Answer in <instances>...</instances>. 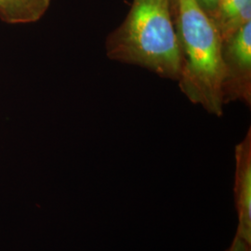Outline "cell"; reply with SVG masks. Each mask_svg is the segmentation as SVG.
<instances>
[{"label": "cell", "instance_id": "3", "mask_svg": "<svg viewBox=\"0 0 251 251\" xmlns=\"http://www.w3.org/2000/svg\"><path fill=\"white\" fill-rule=\"evenodd\" d=\"M222 59L224 104L230 101H241L251 107V22L223 41Z\"/></svg>", "mask_w": 251, "mask_h": 251}, {"label": "cell", "instance_id": "2", "mask_svg": "<svg viewBox=\"0 0 251 251\" xmlns=\"http://www.w3.org/2000/svg\"><path fill=\"white\" fill-rule=\"evenodd\" d=\"M105 52L112 61L178 81L180 56L171 0H133L123 23L106 37Z\"/></svg>", "mask_w": 251, "mask_h": 251}, {"label": "cell", "instance_id": "4", "mask_svg": "<svg viewBox=\"0 0 251 251\" xmlns=\"http://www.w3.org/2000/svg\"><path fill=\"white\" fill-rule=\"evenodd\" d=\"M233 199L238 225L235 235L251 245V129L234 148Z\"/></svg>", "mask_w": 251, "mask_h": 251}, {"label": "cell", "instance_id": "6", "mask_svg": "<svg viewBox=\"0 0 251 251\" xmlns=\"http://www.w3.org/2000/svg\"><path fill=\"white\" fill-rule=\"evenodd\" d=\"M52 0H0V20L9 25L38 22L48 11Z\"/></svg>", "mask_w": 251, "mask_h": 251}, {"label": "cell", "instance_id": "1", "mask_svg": "<svg viewBox=\"0 0 251 251\" xmlns=\"http://www.w3.org/2000/svg\"><path fill=\"white\" fill-rule=\"evenodd\" d=\"M180 56L179 90L208 114L224 113L223 40L214 23L196 0H171Z\"/></svg>", "mask_w": 251, "mask_h": 251}, {"label": "cell", "instance_id": "5", "mask_svg": "<svg viewBox=\"0 0 251 251\" xmlns=\"http://www.w3.org/2000/svg\"><path fill=\"white\" fill-rule=\"evenodd\" d=\"M208 16L225 41L251 22V0H219Z\"/></svg>", "mask_w": 251, "mask_h": 251}, {"label": "cell", "instance_id": "8", "mask_svg": "<svg viewBox=\"0 0 251 251\" xmlns=\"http://www.w3.org/2000/svg\"><path fill=\"white\" fill-rule=\"evenodd\" d=\"M198 5L205 10L207 15H209L215 9L219 0H196Z\"/></svg>", "mask_w": 251, "mask_h": 251}, {"label": "cell", "instance_id": "7", "mask_svg": "<svg viewBox=\"0 0 251 251\" xmlns=\"http://www.w3.org/2000/svg\"><path fill=\"white\" fill-rule=\"evenodd\" d=\"M225 251H251V245H249L248 243L243 241L241 238L234 235L233 242Z\"/></svg>", "mask_w": 251, "mask_h": 251}]
</instances>
